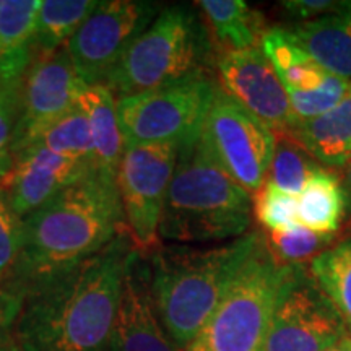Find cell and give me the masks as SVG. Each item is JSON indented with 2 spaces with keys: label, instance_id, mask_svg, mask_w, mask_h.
Segmentation results:
<instances>
[{
  "label": "cell",
  "instance_id": "cell-34",
  "mask_svg": "<svg viewBox=\"0 0 351 351\" xmlns=\"http://www.w3.org/2000/svg\"><path fill=\"white\" fill-rule=\"evenodd\" d=\"M327 351H350V350H348V348H346V346H345V343H343V340H341L339 345L332 346V348H328Z\"/></svg>",
  "mask_w": 351,
  "mask_h": 351
},
{
  "label": "cell",
  "instance_id": "cell-35",
  "mask_svg": "<svg viewBox=\"0 0 351 351\" xmlns=\"http://www.w3.org/2000/svg\"><path fill=\"white\" fill-rule=\"evenodd\" d=\"M13 82H16V80H13ZM8 83H12V82H8V80H3V78L0 77V93H2V91L5 90V86L8 85Z\"/></svg>",
  "mask_w": 351,
  "mask_h": 351
},
{
  "label": "cell",
  "instance_id": "cell-10",
  "mask_svg": "<svg viewBox=\"0 0 351 351\" xmlns=\"http://www.w3.org/2000/svg\"><path fill=\"white\" fill-rule=\"evenodd\" d=\"M161 8L147 0H104L73 34L65 49L86 85H104L132 43Z\"/></svg>",
  "mask_w": 351,
  "mask_h": 351
},
{
  "label": "cell",
  "instance_id": "cell-15",
  "mask_svg": "<svg viewBox=\"0 0 351 351\" xmlns=\"http://www.w3.org/2000/svg\"><path fill=\"white\" fill-rule=\"evenodd\" d=\"M95 169L93 163L32 145L12 155L10 166L0 176V191L23 219Z\"/></svg>",
  "mask_w": 351,
  "mask_h": 351
},
{
  "label": "cell",
  "instance_id": "cell-11",
  "mask_svg": "<svg viewBox=\"0 0 351 351\" xmlns=\"http://www.w3.org/2000/svg\"><path fill=\"white\" fill-rule=\"evenodd\" d=\"M345 337L343 322L313 274L302 265H289L263 351H327Z\"/></svg>",
  "mask_w": 351,
  "mask_h": 351
},
{
  "label": "cell",
  "instance_id": "cell-1",
  "mask_svg": "<svg viewBox=\"0 0 351 351\" xmlns=\"http://www.w3.org/2000/svg\"><path fill=\"white\" fill-rule=\"evenodd\" d=\"M138 251L124 231L103 251L21 295V351H108L127 270Z\"/></svg>",
  "mask_w": 351,
  "mask_h": 351
},
{
  "label": "cell",
  "instance_id": "cell-3",
  "mask_svg": "<svg viewBox=\"0 0 351 351\" xmlns=\"http://www.w3.org/2000/svg\"><path fill=\"white\" fill-rule=\"evenodd\" d=\"M262 239L261 232L251 231L217 247L166 245L152 252V300L179 350L199 335Z\"/></svg>",
  "mask_w": 351,
  "mask_h": 351
},
{
  "label": "cell",
  "instance_id": "cell-19",
  "mask_svg": "<svg viewBox=\"0 0 351 351\" xmlns=\"http://www.w3.org/2000/svg\"><path fill=\"white\" fill-rule=\"evenodd\" d=\"M78 106L90 127L95 168L103 178L116 182L117 168L125 147L117 117L116 96L104 85H85L78 96Z\"/></svg>",
  "mask_w": 351,
  "mask_h": 351
},
{
  "label": "cell",
  "instance_id": "cell-29",
  "mask_svg": "<svg viewBox=\"0 0 351 351\" xmlns=\"http://www.w3.org/2000/svg\"><path fill=\"white\" fill-rule=\"evenodd\" d=\"M21 226L23 219L8 205L0 191V285L10 280L21 249Z\"/></svg>",
  "mask_w": 351,
  "mask_h": 351
},
{
  "label": "cell",
  "instance_id": "cell-20",
  "mask_svg": "<svg viewBox=\"0 0 351 351\" xmlns=\"http://www.w3.org/2000/svg\"><path fill=\"white\" fill-rule=\"evenodd\" d=\"M41 0H0V77L21 80L36 49L38 13Z\"/></svg>",
  "mask_w": 351,
  "mask_h": 351
},
{
  "label": "cell",
  "instance_id": "cell-36",
  "mask_svg": "<svg viewBox=\"0 0 351 351\" xmlns=\"http://www.w3.org/2000/svg\"><path fill=\"white\" fill-rule=\"evenodd\" d=\"M343 343H345L346 348H348V350L351 351V335H346V337H345V339H343Z\"/></svg>",
  "mask_w": 351,
  "mask_h": 351
},
{
  "label": "cell",
  "instance_id": "cell-30",
  "mask_svg": "<svg viewBox=\"0 0 351 351\" xmlns=\"http://www.w3.org/2000/svg\"><path fill=\"white\" fill-rule=\"evenodd\" d=\"M21 80L12 82L0 93V176L12 163V135L20 108Z\"/></svg>",
  "mask_w": 351,
  "mask_h": 351
},
{
  "label": "cell",
  "instance_id": "cell-12",
  "mask_svg": "<svg viewBox=\"0 0 351 351\" xmlns=\"http://www.w3.org/2000/svg\"><path fill=\"white\" fill-rule=\"evenodd\" d=\"M86 83L73 69L67 49L34 56L21 78L20 108L10 153L29 147L47 127L77 106Z\"/></svg>",
  "mask_w": 351,
  "mask_h": 351
},
{
  "label": "cell",
  "instance_id": "cell-18",
  "mask_svg": "<svg viewBox=\"0 0 351 351\" xmlns=\"http://www.w3.org/2000/svg\"><path fill=\"white\" fill-rule=\"evenodd\" d=\"M287 134L322 168H343L351 160V88L330 111L298 121Z\"/></svg>",
  "mask_w": 351,
  "mask_h": 351
},
{
  "label": "cell",
  "instance_id": "cell-16",
  "mask_svg": "<svg viewBox=\"0 0 351 351\" xmlns=\"http://www.w3.org/2000/svg\"><path fill=\"white\" fill-rule=\"evenodd\" d=\"M108 351H181L166 333L150 293L140 252L127 270Z\"/></svg>",
  "mask_w": 351,
  "mask_h": 351
},
{
  "label": "cell",
  "instance_id": "cell-21",
  "mask_svg": "<svg viewBox=\"0 0 351 351\" xmlns=\"http://www.w3.org/2000/svg\"><path fill=\"white\" fill-rule=\"evenodd\" d=\"M213 36L221 44L219 51L256 49L265 36L261 12L254 10L243 0H200Z\"/></svg>",
  "mask_w": 351,
  "mask_h": 351
},
{
  "label": "cell",
  "instance_id": "cell-13",
  "mask_svg": "<svg viewBox=\"0 0 351 351\" xmlns=\"http://www.w3.org/2000/svg\"><path fill=\"white\" fill-rule=\"evenodd\" d=\"M215 64L219 88L275 135L287 134L296 124L287 90L261 47L219 51Z\"/></svg>",
  "mask_w": 351,
  "mask_h": 351
},
{
  "label": "cell",
  "instance_id": "cell-7",
  "mask_svg": "<svg viewBox=\"0 0 351 351\" xmlns=\"http://www.w3.org/2000/svg\"><path fill=\"white\" fill-rule=\"evenodd\" d=\"M218 82L204 73L173 85L117 99L125 145L179 143L200 137Z\"/></svg>",
  "mask_w": 351,
  "mask_h": 351
},
{
  "label": "cell",
  "instance_id": "cell-4",
  "mask_svg": "<svg viewBox=\"0 0 351 351\" xmlns=\"http://www.w3.org/2000/svg\"><path fill=\"white\" fill-rule=\"evenodd\" d=\"M251 223V195L215 161L202 138L179 148L160 223V239L174 243L236 239L247 232Z\"/></svg>",
  "mask_w": 351,
  "mask_h": 351
},
{
  "label": "cell",
  "instance_id": "cell-14",
  "mask_svg": "<svg viewBox=\"0 0 351 351\" xmlns=\"http://www.w3.org/2000/svg\"><path fill=\"white\" fill-rule=\"evenodd\" d=\"M261 49L287 90L298 121L313 119L330 111L348 95L351 82L320 67L283 28L269 29L262 38Z\"/></svg>",
  "mask_w": 351,
  "mask_h": 351
},
{
  "label": "cell",
  "instance_id": "cell-32",
  "mask_svg": "<svg viewBox=\"0 0 351 351\" xmlns=\"http://www.w3.org/2000/svg\"><path fill=\"white\" fill-rule=\"evenodd\" d=\"M343 5L345 2H337V0H287V2H282V8L288 13L289 19L295 20V23L330 15V13L339 12Z\"/></svg>",
  "mask_w": 351,
  "mask_h": 351
},
{
  "label": "cell",
  "instance_id": "cell-25",
  "mask_svg": "<svg viewBox=\"0 0 351 351\" xmlns=\"http://www.w3.org/2000/svg\"><path fill=\"white\" fill-rule=\"evenodd\" d=\"M32 145L46 148L56 155L95 165V150L90 127H88L86 117L78 103L72 111L47 127Z\"/></svg>",
  "mask_w": 351,
  "mask_h": 351
},
{
  "label": "cell",
  "instance_id": "cell-9",
  "mask_svg": "<svg viewBox=\"0 0 351 351\" xmlns=\"http://www.w3.org/2000/svg\"><path fill=\"white\" fill-rule=\"evenodd\" d=\"M200 138L215 161L249 195H256L261 191L270 171L276 137L219 85Z\"/></svg>",
  "mask_w": 351,
  "mask_h": 351
},
{
  "label": "cell",
  "instance_id": "cell-6",
  "mask_svg": "<svg viewBox=\"0 0 351 351\" xmlns=\"http://www.w3.org/2000/svg\"><path fill=\"white\" fill-rule=\"evenodd\" d=\"M289 271L262 239L199 335L182 351H263Z\"/></svg>",
  "mask_w": 351,
  "mask_h": 351
},
{
  "label": "cell",
  "instance_id": "cell-31",
  "mask_svg": "<svg viewBox=\"0 0 351 351\" xmlns=\"http://www.w3.org/2000/svg\"><path fill=\"white\" fill-rule=\"evenodd\" d=\"M21 296L15 289L0 285V351H21L15 337Z\"/></svg>",
  "mask_w": 351,
  "mask_h": 351
},
{
  "label": "cell",
  "instance_id": "cell-2",
  "mask_svg": "<svg viewBox=\"0 0 351 351\" xmlns=\"http://www.w3.org/2000/svg\"><path fill=\"white\" fill-rule=\"evenodd\" d=\"M124 231L116 182L95 169L23 218L20 256L5 287L21 296L103 251Z\"/></svg>",
  "mask_w": 351,
  "mask_h": 351
},
{
  "label": "cell",
  "instance_id": "cell-23",
  "mask_svg": "<svg viewBox=\"0 0 351 351\" xmlns=\"http://www.w3.org/2000/svg\"><path fill=\"white\" fill-rule=\"evenodd\" d=\"M96 5V0H41L34 38L36 54L67 46Z\"/></svg>",
  "mask_w": 351,
  "mask_h": 351
},
{
  "label": "cell",
  "instance_id": "cell-5",
  "mask_svg": "<svg viewBox=\"0 0 351 351\" xmlns=\"http://www.w3.org/2000/svg\"><path fill=\"white\" fill-rule=\"evenodd\" d=\"M212 38L189 5L166 7L130 44L108 77L116 99L210 73Z\"/></svg>",
  "mask_w": 351,
  "mask_h": 351
},
{
  "label": "cell",
  "instance_id": "cell-17",
  "mask_svg": "<svg viewBox=\"0 0 351 351\" xmlns=\"http://www.w3.org/2000/svg\"><path fill=\"white\" fill-rule=\"evenodd\" d=\"M285 33L332 75L351 82V2L339 12L293 23Z\"/></svg>",
  "mask_w": 351,
  "mask_h": 351
},
{
  "label": "cell",
  "instance_id": "cell-8",
  "mask_svg": "<svg viewBox=\"0 0 351 351\" xmlns=\"http://www.w3.org/2000/svg\"><path fill=\"white\" fill-rule=\"evenodd\" d=\"M179 143L125 145L116 187L127 232L140 254L160 247V223L179 156Z\"/></svg>",
  "mask_w": 351,
  "mask_h": 351
},
{
  "label": "cell",
  "instance_id": "cell-24",
  "mask_svg": "<svg viewBox=\"0 0 351 351\" xmlns=\"http://www.w3.org/2000/svg\"><path fill=\"white\" fill-rule=\"evenodd\" d=\"M311 274L346 328L351 332V238L311 261Z\"/></svg>",
  "mask_w": 351,
  "mask_h": 351
},
{
  "label": "cell",
  "instance_id": "cell-27",
  "mask_svg": "<svg viewBox=\"0 0 351 351\" xmlns=\"http://www.w3.org/2000/svg\"><path fill=\"white\" fill-rule=\"evenodd\" d=\"M269 247L274 256L285 265H302L314 254L326 251V245L332 243L333 234H322L309 228L296 225L287 230L270 231Z\"/></svg>",
  "mask_w": 351,
  "mask_h": 351
},
{
  "label": "cell",
  "instance_id": "cell-26",
  "mask_svg": "<svg viewBox=\"0 0 351 351\" xmlns=\"http://www.w3.org/2000/svg\"><path fill=\"white\" fill-rule=\"evenodd\" d=\"M275 137L269 181L285 194L300 197L306 182L320 165L288 134H278Z\"/></svg>",
  "mask_w": 351,
  "mask_h": 351
},
{
  "label": "cell",
  "instance_id": "cell-33",
  "mask_svg": "<svg viewBox=\"0 0 351 351\" xmlns=\"http://www.w3.org/2000/svg\"><path fill=\"white\" fill-rule=\"evenodd\" d=\"M345 195H346V202H350L351 205V160L346 163L345 166Z\"/></svg>",
  "mask_w": 351,
  "mask_h": 351
},
{
  "label": "cell",
  "instance_id": "cell-28",
  "mask_svg": "<svg viewBox=\"0 0 351 351\" xmlns=\"http://www.w3.org/2000/svg\"><path fill=\"white\" fill-rule=\"evenodd\" d=\"M256 215L263 228L269 231L287 230L300 225L298 218V197L285 194L270 181L263 184L256 194Z\"/></svg>",
  "mask_w": 351,
  "mask_h": 351
},
{
  "label": "cell",
  "instance_id": "cell-22",
  "mask_svg": "<svg viewBox=\"0 0 351 351\" xmlns=\"http://www.w3.org/2000/svg\"><path fill=\"white\" fill-rule=\"evenodd\" d=\"M345 207L346 195L340 179L320 166L298 197L300 225L322 234H333L340 228Z\"/></svg>",
  "mask_w": 351,
  "mask_h": 351
}]
</instances>
